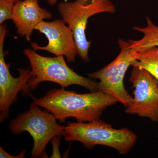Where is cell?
I'll list each match as a JSON object with an SVG mask.
<instances>
[{"mask_svg":"<svg viewBox=\"0 0 158 158\" xmlns=\"http://www.w3.org/2000/svg\"><path fill=\"white\" fill-rule=\"evenodd\" d=\"M132 51L136 60L132 66L144 69L158 80V47Z\"/></svg>","mask_w":158,"mask_h":158,"instance_id":"obj_11","label":"cell"},{"mask_svg":"<svg viewBox=\"0 0 158 158\" xmlns=\"http://www.w3.org/2000/svg\"><path fill=\"white\" fill-rule=\"evenodd\" d=\"M118 44L120 52L116 59L101 69L89 74V76L99 81L98 90L113 97L126 108L131 102L133 97L125 88L123 79L136 59L127 41L119 39Z\"/></svg>","mask_w":158,"mask_h":158,"instance_id":"obj_6","label":"cell"},{"mask_svg":"<svg viewBox=\"0 0 158 158\" xmlns=\"http://www.w3.org/2000/svg\"><path fill=\"white\" fill-rule=\"evenodd\" d=\"M147 26L144 27H134L135 31L144 34L141 39L138 40L129 39L127 40L129 48L132 50H138L147 48L158 47V27L152 21L149 17H146Z\"/></svg>","mask_w":158,"mask_h":158,"instance_id":"obj_12","label":"cell"},{"mask_svg":"<svg viewBox=\"0 0 158 158\" xmlns=\"http://www.w3.org/2000/svg\"><path fill=\"white\" fill-rule=\"evenodd\" d=\"M35 30L45 35L48 44L45 46H40L37 43L31 42L34 50L48 51L56 56H65L69 63L75 62L78 55L76 43L72 32L63 20L51 22L43 20L37 25Z\"/></svg>","mask_w":158,"mask_h":158,"instance_id":"obj_9","label":"cell"},{"mask_svg":"<svg viewBox=\"0 0 158 158\" xmlns=\"http://www.w3.org/2000/svg\"><path fill=\"white\" fill-rule=\"evenodd\" d=\"M157 138H158V135H157Z\"/></svg>","mask_w":158,"mask_h":158,"instance_id":"obj_17","label":"cell"},{"mask_svg":"<svg viewBox=\"0 0 158 158\" xmlns=\"http://www.w3.org/2000/svg\"><path fill=\"white\" fill-rule=\"evenodd\" d=\"M23 54L29 59L31 71L27 84L22 91L23 95L31 96L40 83L45 81L57 83L62 88L75 85L81 86L90 92L98 89V83L74 71L66 64L63 56H43L29 48L25 49Z\"/></svg>","mask_w":158,"mask_h":158,"instance_id":"obj_2","label":"cell"},{"mask_svg":"<svg viewBox=\"0 0 158 158\" xmlns=\"http://www.w3.org/2000/svg\"><path fill=\"white\" fill-rule=\"evenodd\" d=\"M26 154V150H24L22 152L17 156L10 155L8 152H6L2 148L0 147V158H24Z\"/></svg>","mask_w":158,"mask_h":158,"instance_id":"obj_15","label":"cell"},{"mask_svg":"<svg viewBox=\"0 0 158 158\" xmlns=\"http://www.w3.org/2000/svg\"><path fill=\"white\" fill-rule=\"evenodd\" d=\"M65 131L64 137L68 142L79 141L88 149L98 145L107 146L121 155L129 153L138 140L137 135L129 129L114 128L100 119L87 123H68Z\"/></svg>","mask_w":158,"mask_h":158,"instance_id":"obj_3","label":"cell"},{"mask_svg":"<svg viewBox=\"0 0 158 158\" xmlns=\"http://www.w3.org/2000/svg\"><path fill=\"white\" fill-rule=\"evenodd\" d=\"M129 81L134 97L125 113L158 122V80L148 71L133 66Z\"/></svg>","mask_w":158,"mask_h":158,"instance_id":"obj_7","label":"cell"},{"mask_svg":"<svg viewBox=\"0 0 158 158\" xmlns=\"http://www.w3.org/2000/svg\"><path fill=\"white\" fill-rule=\"evenodd\" d=\"M8 30L6 24L0 26V122L8 118L10 106L16 101L17 94L25 88L31 76V67L19 69V76L15 78L5 61L4 44Z\"/></svg>","mask_w":158,"mask_h":158,"instance_id":"obj_8","label":"cell"},{"mask_svg":"<svg viewBox=\"0 0 158 158\" xmlns=\"http://www.w3.org/2000/svg\"><path fill=\"white\" fill-rule=\"evenodd\" d=\"M32 98L36 104L44 108L62 123L69 117L75 118L79 122L100 119L107 108L118 102L113 97L99 90L78 94L64 88L49 90L40 98L33 96Z\"/></svg>","mask_w":158,"mask_h":158,"instance_id":"obj_1","label":"cell"},{"mask_svg":"<svg viewBox=\"0 0 158 158\" xmlns=\"http://www.w3.org/2000/svg\"><path fill=\"white\" fill-rule=\"evenodd\" d=\"M33 101L28 111L20 114L9 123V128L14 135L28 132L34 141L31 158H47L45 148L48 142L56 136H64L65 126L57 123L52 113L42 111Z\"/></svg>","mask_w":158,"mask_h":158,"instance_id":"obj_5","label":"cell"},{"mask_svg":"<svg viewBox=\"0 0 158 158\" xmlns=\"http://www.w3.org/2000/svg\"><path fill=\"white\" fill-rule=\"evenodd\" d=\"M20 0H0V24L11 19L15 3Z\"/></svg>","mask_w":158,"mask_h":158,"instance_id":"obj_13","label":"cell"},{"mask_svg":"<svg viewBox=\"0 0 158 158\" xmlns=\"http://www.w3.org/2000/svg\"><path fill=\"white\" fill-rule=\"evenodd\" d=\"M52 17L51 12L39 6V0H20L15 5L11 20L17 29L16 33L30 41L37 25Z\"/></svg>","mask_w":158,"mask_h":158,"instance_id":"obj_10","label":"cell"},{"mask_svg":"<svg viewBox=\"0 0 158 158\" xmlns=\"http://www.w3.org/2000/svg\"><path fill=\"white\" fill-rule=\"evenodd\" d=\"M59 0H48L49 5L50 6H53L56 5Z\"/></svg>","mask_w":158,"mask_h":158,"instance_id":"obj_16","label":"cell"},{"mask_svg":"<svg viewBox=\"0 0 158 158\" xmlns=\"http://www.w3.org/2000/svg\"><path fill=\"white\" fill-rule=\"evenodd\" d=\"M57 10L73 34L78 56L84 62H89L88 51L91 42L86 35L88 19L98 13L114 14L116 11L115 5L111 0H75L61 2Z\"/></svg>","mask_w":158,"mask_h":158,"instance_id":"obj_4","label":"cell"},{"mask_svg":"<svg viewBox=\"0 0 158 158\" xmlns=\"http://www.w3.org/2000/svg\"><path fill=\"white\" fill-rule=\"evenodd\" d=\"M58 136L55 137L53 139V153L51 156V158H61V155L59 151V141Z\"/></svg>","mask_w":158,"mask_h":158,"instance_id":"obj_14","label":"cell"}]
</instances>
